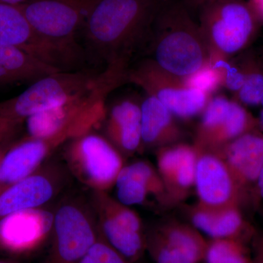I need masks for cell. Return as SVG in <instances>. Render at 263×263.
<instances>
[{
    "instance_id": "cell-14",
    "label": "cell",
    "mask_w": 263,
    "mask_h": 263,
    "mask_svg": "<svg viewBox=\"0 0 263 263\" xmlns=\"http://www.w3.org/2000/svg\"><path fill=\"white\" fill-rule=\"evenodd\" d=\"M54 212L41 208L13 213L0 219V249L29 255L51 240Z\"/></svg>"
},
{
    "instance_id": "cell-2",
    "label": "cell",
    "mask_w": 263,
    "mask_h": 263,
    "mask_svg": "<svg viewBox=\"0 0 263 263\" xmlns=\"http://www.w3.org/2000/svg\"><path fill=\"white\" fill-rule=\"evenodd\" d=\"M125 74L105 68L60 71L36 81L18 96L0 103V117L23 123L34 114L61 106L106 85H117Z\"/></svg>"
},
{
    "instance_id": "cell-33",
    "label": "cell",
    "mask_w": 263,
    "mask_h": 263,
    "mask_svg": "<svg viewBox=\"0 0 263 263\" xmlns=\"http://www.w3.org/2000/svg\"><path fill=\"white\" fill-rule=\"evenodd\" d=\"M248 3L259 20H263V0H249Z\"/></svg>"
},
{
    "instance_id": "cell-16",
    "label": "cell",
    "mask_w": 263,
    "mask_h": 263,
    "mask_svg": "<svg viewBox=\"0 0 263 263\" xmlns=\"http://www.w3.org/2000/svg\"><path fill=\"white\" fill-rule=\"evenodd\" d=\"M197 152L195 183L197 203L206 207L242 209L239 192L224 160L215 152Z\"/></svg>"
},
{
    "instance_id": "cell-31",
    "label": "cell",
    "mask_w": 263,
    "mask_h": 263,
    "mask_svg": "<svg viewBox=\"0 0 263 263\" xmlns=\"http://www.w3.org/2000/svg\"><path fill=\"white\" fill-rule=\"evenodd\" d=\"M261 207L263 208V168L256 185L252 209L256 212L257 209Z\"/></svg>"
},
{
    "instance_id": "cell-12",
    "label": "cell",
    "mask_w": 263,
    "mask_h": 263,
    "mask_svg": "<svg viewBox=\"0 0 263 263\" xmlns=\"http://www.w3.org/2000/svg\"><path fill=\"white\" fill-rule=\"evenodd\" d=\"M0 46L18 48L60 70H71L74 65L35 32L18 5L0 2Z\"/></svg>"
},
{
    "instance_id": "cell-22",
    "label": "cell",
    "mask_w": 263,
    "mask_h": 263,
    "mask_svg": "<svg viewBox=\"0 0 263 263\" xmlns=\"http://www.w3.org/2000/svg\"><path fill=\"white\" fill-rule=\"evenodd\" d=\"M141 108L143 146L159 149L178 143L181 131L175 117L155 95L148 94Z\"/></svg>"
},
{
    "instance_id": "cell-10",
    "label": "cell",
    "mask_w": 263,
    "mask_h": 263,
    "mask_svg": "<svg viewBox=\"0 0 263 263\" xmlns=\"http://www.w3.org/2000/svg\"><path fill=\"white\" fill-rule=\"evenodd\" d=\"M208 245L195 227L174 218L146 227V251L155 263H201Z\"/></svg>"
},
{
    "instance_id": "cell-5",
    "label": "cell",
    "mask_w": 263,
    "mask_h": 263,
    "mask_svg": "<svg viewBox=\"0 0 263 263\" xmlns=\"http://www.w3.org/2000/svg\"><path fill=\"white\" fill-rule=\"evenodd\" d=\"M90 200L70 197L54 212L47 263H80L100 236Z\"/></svg>"
},
{
    "instance_id": "cell-6",
    "label": "cell",
    "mask_w": 263,
    "mask_h": 263,
    "mask_svg": "<svg viewBox=\"0 0 263 263\" xmlns=\"http://www.w3.org/2000/svg\"><path fill=\"white\" fill-rule=\"evenodd\" d=\"M70 174L92 191L115 186L124 157L105 136L91 131L68 142L65 152Z\"/></svg>"
},
{
    "instance_id": "cell-25",
    "label": "cell",
    "mask_w": 263,
    "mask_h": 263,
    "mask_svg": "<svg viewBox=\"0 0 263 263\" xmlns=\"http://www.w3.org/2000/svg\"><path fill=\"white\" fill-rule=\"evenodd\" d=\"M220 69L210 65H204L193 75L184 79L186 87L200 90L202 92H211L220 84L221 76Z\"/></svg>"
},
{
    "instance_id": "cell-29",
    "label": "cell",
    "mask_w": 263,
    "mask_h": 263,
    "mask_svg": "<svg viewBox=\"0 0 263 263\" xmlns=\"http://www.w3.org/2000/svg\"><path fill=\"white\" fill-rule=\"evenodd\" d=\"M252 263H263V231L256 229L250 241Z\"/></svg>"
},
{
    "instance_id": "cell-24",
    "label": "cell",
    "mask_w": 263,
    "mask_h": 263,
    "mask_svg": "<svg viewBox=\"0 0 263 263\" xmlns=\"http://www.w3.org/2000/svg\"><path fill=\"white\" fill-rule=\"evenodd\" d=\"M203 262L252 263L250 243L233 238L209 239Z\"/></svg>"
},
{
    "instance_id": "cell-28",
    "label": "cell",
    "mask_w": 263,
    "mask_h": 263,
    "mask_svg": "<svg viewBox=\"0 0 263 263\" xmlns=\"http://www.w3.org/2000/svg\"><path fill=\"white\" fill-rule=\"evenodd\" d=\"M212 64L216 68L224 71V82L228 89L234 91H239L245 81L243 71L230 65L222 60H216Z\"/></svg>"
},
{
    "instance_id": "cell-9",
    "label": "cell",
    "mask_w": 263,
    "mask_h": 263,
    "mask_svg": "<svg viewBox=\"0 0 263 263\" xmlns=\"http://www.w3.org/2000/svg\"><path fill=\"white\" fill-rule=\"evenodd\" d=\"M203 36L218 49L231 54L243 49L252 39L259 20L248 2L216 0L202 7Z\"/></svg>"
},
{
    "instance_id": "cell-37",
    "label": "cell",
    "mask_w": 263,
    "mask_h": 263,
    "mask_svg": "<svg viewBox=\"0 0 263 263\" xmlns=\"http://www.w3.org/2000/svg\"><path fill=\"white\" fill-rule=\"evenodd\" d=\"M257 213H258L259 215L260 216V217L262 218V219L263 220V208H259V209H257V211H256Z\"/></svg>"
},
{
    "instance_id": "cell-36",
    "label": "cell",
    "mask_w": 263,
    "mask_h": 263,
    "mask_svg": "<svg viewBox=\"0 0 263 263\" xmlns=\"http://www.w3.org/2000/svg\"><path fill=\"white\" fill-rule=\"evenodd\" d=\"M260 105H262V110H261L260 114L258 119L259 127H260L261 130H263V98L261 101Z\"/></svg>"
},
{
    "instance_id": "cell-1",
    "label": "cell",
    "mask_w": 263,
    "mask_h": 263,
    "mask_svg": "<svg viewBox=\"0 0 263 263\" xmlns=\"http://www.w3.org/2000/svg\"><path fill=\"white\" fill-rule=\"evenodd\" d=\"M159 11L157 0H92L81 29L87 52L106 68L125 70Z\"/></svg>"
},
{
    "instance_id": "cell-17",
    "label": "cell",
    "mask_w": 263,
    "mask_h": 263,
    "mask_svg": "<svg viewBox=\"0 0 263 263\" xmlns=\"http://www.w3.org/2000/svg\"><path fill=\"white\" fill-rule=\"evenodd\" d=\"M70 141L65 134L48 138L28 136L18 140L8 150L0 165V194L32 174L59 146Z\"/></svg>"
},
{
    "instance_id": "cell-19",
    "label": "cell",
    "mask_w": 263,
    "mask_h": 263,
    "mask_svg": "<svg viewBox=\"0 0 263 263\" xmlns=\"http://www.w3.org/2000/svg\"><path fill=\"white\" fill-rule=\"evenodd\" d=\"M148 94L155 95L174 117L188 119L203 111L207 105L206 94L195 89L176 85L163 86L157 79L148 62L140 65L129 76Z\"/></svg>"
},
{
    "instance_id": "cell-3",
    "label": "cell",
    "mask_w": 263,
    "mask_h": 263,
    "mask_svg": "<svg viewBox=\"0 0 263 263\" xmlns=\"http://www.w3.org/2000/svg\"><path fill=\"white\" fill-rule=\"evenodd\" d=\"M156 21L158 35L155 60L152 62L160 70L186 79L205 65L206 53L201 41L203 34L184 8L176 5L160 10Z\"/></svg>"
},
{
    "instance_id": "cell-20",
    "label": "cell",
    "mask_w": 263,
    "mask_h": 263,
    "mask_svg": "<svg viewBox=\"0 0 263 263\" xmlns=\"http://www.w3.org/2000/svg\"><path fill=\"white\" fill-rule=\"evenodd\" d=\"M185 210L190 224L210 239L233 238L250 243L256 231L238 206L206 207L196 202Z\"/></svg>"
},
{
    "instance_id": "cell-4",
    "label": "cell",
    "mask_w": 263,
    "mask_h": 263,
    "mask_svg": "<svg viewBox=\"0 0 263 263\" xmlns=\"http://www.w3.org/2000/svg\"><path fill=\"white\" fill-rule=\"evenodd\" d=\"M92 0H28L18 5L35 32L72 63L84 54L76 35Z\"/></svg>"
},
{
    "instance_id": "cell-13",
    "label": "cell",
    "mask_w": 263,
    "mask_h": 263,
    "mask_svg": "<svg viewBox=\"0 0 263 263\" xmlns=\"http://www.w3.org/2000/svg\"><path fill=\"white\" fill-rule=\"evenodd\" d=\"M215 153L224 160L238 188L242 209L253 206L254 193L263 168L261 129L246 133Z\"/></svg>"
},
{
    "instance_id": "cell-15",
    "label": "cell",
    "mask_w": 263,
    "mask_h": 263,
    "mask_svg": "<svg viewBox=\"0 0 263 263\" xmlns=\"http://www.w3.org/2000/svg\"><path fill=\"white\" fill-rule=\"evenodd\" d=\"M198 152L195 146L177 143L157 149V171L171 209L181 205L195 190Z\"/></svg>"
},
{
    "instance_id": "cell-26",
    "label": "cell",
    "mask_w": 263,
    "mask_h": 263,
    "mask_svg": "<svg viewBox=\"0 0 263 263\" xmlns=\"http://www.w3.org/2000/svg\"><path fill=\"white\" fill-rule=\"evenodd\" d=\"M243 72L245 83L238 91L240 101L251 106L260 105L263 98V71L251 70Z\"/></svg>"
},
{
    "instance_id": "cell-38",
    "label": "cell",
    "mask_w": 263,
    "mask_h": 263,
    "mask_svg": "<svg viewBox=\"0 0 263 263\" xmlns=\"http://www.w3.org/2000/svg\"><path fill=\"white\" fill-rule=\"evenodd\" d=\"M0 263H13L10 261L4 260V259H0Z\"/></svg>"
},
{
    "instance_id": "cell-7",
    "label": "cell",
    "mask_w": 263,
    "mask_h": 263,
    "mask_svg": "<svg viewBox=\"0 0 263 263\" xmlns=\"http://www.w3.org/2000/svg\"><path fill=\"white\" fill-rule=\"evenodd\" d=\"M117 86L106 85L61 106L29 117L25 120L27 136L41 138L69 133L76 138L93 131L105 119V99Z\"/></svg>"
},
{
    "instance_id": "cell-35",
    "label": "cell",
    "mask_w": 263,
    "mask_h": 263,
    "mask_svg": "<svg viewBox=\"0 0 263 263\" xmlns=\"http://www.w3.org/2000/svg\"><path fill=\"white\" fill-rule=\"evenodd\" d=\"M27 1H28V0H0V2L10 5H20Z\"/></svg>"
},
{
    "instance_id": "cell-21",
    "label": "cell",
    "mask_w": 263,
    "mask_h": 263,
    "mask_svg": "<svg viewBox=\"0 0 263 263\" xmlns=\"http://www.w3.org/2000/svg\"><path fill=\"white\" fill-rule=\"evenodd\" d=\"M105 119V137L123 157L134 155L143 146L141 105L120 100L106 110Z\"/></svg>"
},
{
    "instance_id": "cell-34",
    "label": "cell",
    "mask_w": 263,
    "mask_h": 263,
    "mask_svg": "<svg viewBox=\"0 0 263 263\" xmlns=\"http://www.w3.org/2000/svg\"><path fill=\"white\" fill-rule=\"evenodd\" d=\"M192 5H196V6H205L209 3H213V2L216 1V0H189Z\"/></svg>"
},
{
    "instance_id": "cell-23",
    "label": "cell",
    "mask_w": 263,
    "mask_h": 263,
    "mask_svg": "<svg viewBox=\"0 0 263 263\" xmlns=\"http://www.w3.org/2000/svg\"><path fill=\"white\" fill-rule=\"evenodd\" d=\"M60 71L27 52L0 46V86L17 83L35 82Z\"/></svg>"
},
{
    "instance_id": "cell-30",
    "label": "cell",
    "mask_w": 263,
    "mask_h": 263,
    "mask_svg": "<svg viewBox=\"0 0 263 263\" xmlns=\"http://www.w3.org/2000/svg\"><path fill=\"white\" fill-rule=\"evenodd\" d=\"M22 123L0 117V143L17 136Z\"/></svg>"
},
{
    "instance_id": "cell-18",
    "label": "cell",
    "mask_w": 263,
    "mask_h": 263,
    "mask_svg": "<svg viewBox=\"0 0 263 263\" xmlns=\"http://www.w3.org/2000/svg\"><path fill=\"white\" fill-rule=\"evenodd\" d=\"M115 187L117 200L127 206L146 205L152 199L160 209H171L157 167L148 161L125 164L119 173Z\"/></svg>"
},
{
    "instance_id": "cell-8",
    "label": "cell",
    "mask_w": 263,
    "mask_h": 263,
    "mask_svg": "<svg viewBox=\"0 0 263 263\" xmlns=\"http://www.w3.org/2000/svg\"><path fill=\"white\" fill-rule=\"evenodd\" d=\"M103 238L128 260L137 263L146 253V227L138 213L107 192L92 191L90 198Z\"/></svg>"
},
{
    "instance_id": "cell-27",
    "label": "cell",
    "mask_w": 263,
    "mask_h": 263,
    "mask_svg": "<svg viewBox=\"0 0 263 263\" xmlns=\"http://www.w3.org/2000/svg\"><path fill=\"white\" fill-rule=\"evenodd\" d=\"M80 263H133L109 245L100 232L98 240Z\"/></svg>"
},
{
    "instance_id": "cell-32",
    "label": "cell",
    "mask_w": 263,
    "mask_h": 263,
    "mask_svg": "<svg viewBox=\"0 0 263 263\" xmlns=\"http://www.w3.org/2000/svg\"><path fill=\"white\" fill-rule=\"evenodd\" d=\"M17 141H18V139H17L16 136H15L13 138H8V139L0 143V165H1L2 161L4 158L7 152Z\"/></svg>"
},
{
    "instance_id": "cell-11",
    "label": "cell",
    "mask_w": 263,
    "mask_h": 263,
    "mask_svg": "<svg viewBox=\"0 0 263 263\" xmlns=\"http://www.w3.org/2000/svg\"><path fill=\"white\" fill-rule=\"evenodd\" d=\"M68 173L66 165L44 162L35 172L0 194V219L51 201L65 186Z\"/></svg>"
}]
</instances>
